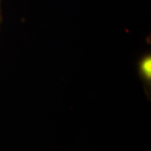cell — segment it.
<instances>
[{"label":"cell","instance_id":"6da1fadb","mask_svg":"<svg viewBox=\"0 0 151 151\" xmlns=\"http://www.w3.org/2000/svg\"><path fill=\"white\" fill-rule=\"evenodd\" d=\"M139 70L142 77L146 81H150L151 78V58L147 55L143 58L139 64Z\"/></svg>","mask_w":151,"mask_h":151}]
</instances>
